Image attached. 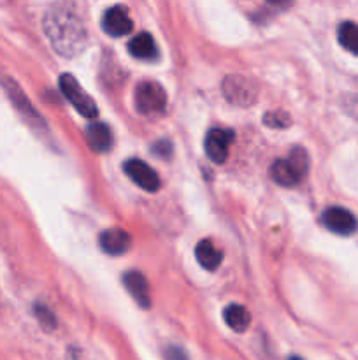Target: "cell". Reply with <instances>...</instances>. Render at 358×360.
<instances>
[{
	"label": "cell",
	"mask_w": 358,
	"mask_h": 360,
	"mask_svg": "<svg viewBox=\"0 0 358 360\" xmlns=\"http://www.w3.org/2000/svg\"><path fill=\"white\" fill-rule=\"evenodd\" d=\"M44 30L53 48L63 56L76 55L86 39L79 18L67 9H51L44 18Z\"/></svg>",
	"instance_id": "obj_1"
},
{
	"label": "cell",
	"mask_w": 358,
	"mask_h": 360,
	"mask_svg": "<svg viewBox=\"0 0 358 360\" xmlns=\"http://www.w3.org/2000/svg\"><path fill=\"white\" fill-rule=\"evenodd\" d=\"M309 169L307 151L295 146L286 158H279L270 167V176L281 186H295L302 181Z\"/></svg>",
	"instance_id": "obj_2"
},
{
	"label": "cell",
	"mask_w": 358,
	"mask_h": 360,
	"mask_svg": "<svg viewBox=\"0 0 358 360\" xmlns=\"http://www.w3.org/2000/svg\"><path fill=\"white\" fill-rule=\"evenodd\" d=\"M167 105V94L157 81H140L135 88V108L140 115H160Z\"/></svg>",
	"instance_id": "obj_3"
},
{
	"label": "cell",
	"mask_w": 358,
	"mask_h": 360,
	"mask_svg": "<svg viewBox=\"0 0 358 360\" xmlns=\"http://www.w3.org/2000/svg\"><path fill=\"white\" fill-rule=\"evenodd\" d=\"M60 90H62L63 97H65L67 101L76 108V111L79 112V115H83L84 118H95V116H97V104H95L93 98L81 88V84L77 83V79L72 74H62V76H60Z\"/></svg>",
	"instance_id": "obj_4"
},
{
	"label": "cell",
	"mask_w": 358,
	"mask_h": 360,
	"mask_svg": "<svg viewBox=\"0 0 358 360\" xmlns=\"http://www.w3.org/2000/svg\"><path fill=\"white\" fill-rule=\"evenodd\" d=\"M2 86H4V90L7 91V97H9V101L13 102V105L16 108V111L20 112L21 118L25 120V123H28V125L35 130L46 129L44 120H42L41 115L35 111L34 105L30 104V101H28L27 95L23 94V90H21L20 84H18L16 81L11 79V77H4Z\"/></svg>",
	"instance_id": "obj_5"
},
{
	"label": "cell",
	"mask_w": 358,
	"mask_h": 360,
	"mask_svg": "<svg viewBox=\"0 0 358 360\" xmlns=\"http://www.w3.org/2000/svg\"><path fill=\"white\" fill-rule=\"evenodd\" d=\"M123 171H125V174L128 176L139 188L151 193L160 190V176H158L157 171H154L153 167H150L146 162L137 160V158H130V160H126L125 164H123Z\"/></svg>",
	"instance_id": "obj_6"
},
{
	"label": "cell",
	"mask_w": 358,
	"mask_h": 360,
	"mask_svg": "<svg viewBox=\"0 0 358 360\" xmlns=\"http://www.w3.org/2000/svg\"><path fill=\"white\" fill-rule=\"evenodd\" d=\"M319 220H321L323 227H326L330 232L339 236H351L358 227L354 214L340 206L326 207Z\"/></svg>",
	"instance_id": "obj_7"
},
{
	"label": "cell",
	"mask_w": 358,
	"mask_h": 360,
	"mask_svg": "<svg viewBox=\"0 0 358 360\" xmlns=\"http://www.w3.org/2000/svg\"><path fill=\"white\" fill-rule=\"evenodd\" d=\"M235 134L228 129H211L206 134L204 148L206 155L214 162V164H223L228 157L232 143H234Z\"/></svg>",
	"instance_id": "obj_8"
},
{
	"label": "cell",
	"mask_w": 358,
	"mask_h": 360,
	"mask_svg": "<svg viewBox=\"0 0 358 360\" xmlns=\"http://www.w3.org/2000/svg\"><path fill=\"white\" fill-rule=\"evenodd\" d=\"M102 28L105 34L112 35V37H123V35L130 34L133 28L132 20L128 16V11L123 6H114L107 9L102 18Z\"/></svg>",
	"instance_id": "obj_9"
},
{
	"label": "cell",
	"mask_w": 358,
	"mask_h": 360,
	"mask_svg": "<svg viewBox=\"0 0 358 360\" xmlns=\"http://www.w3.org/2000/svg\"><path fill=\"white\" fill-rule=\"evenodd\" d=\"M98 245H100L104 253L118 257L128 252L130 246H132V238H130L128 232L123 231V229H107V231H104L100 234Z\"/></svg>",
	"instance_id": "obj_10"
},
{
	"label": "cell",
	"mask_w": 358,
	"mask_h": 360,
	"mask_svg": "<svg viewBox=\"0 0 358 360\" xmlns=\"http://www.w3.org/2000/svg\"><path fill=\"white\" fill-rule=\"evenodd\" d=\"M123 285L128 290V294L132 295L133 301L140 306V308L147 309L151 306V295H150V285H147L146 278L139 271H128V273L123 274L121 278Z\"/></svg>",
	"instance_id": "obj_11"
},
{
	"label": "cell",
	"mask_w": 358,
	"mask_h": 360,
	"mask_svg": "<svg viewBox=\"0 0 358 360\" xmlns=\"http://www.w3.org/2000/svg\"><path fill=\"white\" fill-rule=\"evenodd\" d=\"M86 143L95 153H107L112 148V132L105 123H90L86 129Z\"/></svg>",
	"instance_id": "obj_12"
},
{
	"label": "cell",
	"mask_w": 358,
	"mask_h": 360,
	"mask_svg": "<svg viewBox=\"0 0 358 360\" xmlns=\"http://www.w3.org/2000/svg\"><path fill=\"white\" fill-rule=\"evenodd\" d=\"M128 51L133 58L154 60L158 56V46L153 35L147 32H140L128 42Z\"/></svg>",
	"instance_id": "obj_13"
},
{
	"label": "cell",
	"mask_w": 358,
	"mask_h": 360,
	"mask_svg": "<svg viewBox=\"0 0 358 360\" xmlns=\"http://www.w3.org/2000/svg\"><path fill=\"white\" fill-rule=\"evenodd\" d=\"M195 257L197 262L207 271H216L220 267L221 260H223V253L214 246V243L211 239H204V241H200L197 245Z\"/></svg>",
	"instance_id": "obj_14"
},
{
	"label": "cell",
	"mask_w": 358,
	"mask_h": 360,
	"mask_svg": "<svg viewBox=\"0 0 358 360\" xmlns=\"http://www.w3.org/2000/svg\"><path fill=\"white\" fill-rule=\"evenodd\" d=\"M225 323L230 327L235 333H246L251 323V315H249L248 309L241 304H230L225 308L223 311Z\"/></svg>",
	"instance_id": "obj_15"
},
{
	"label": "cell",
	"mask_w": 358,
	"mask_h": 360,
	"mask_svg": "<svg viewBox=\"0 0 358 360\" xmlns=\"http://www.w3.org/2000/svg\"><path fill=\"white\" fill-rule=\"evenodd\" d=\"M248 83V79H242V77H228L227 81H225V95H227L228 101L235 102V104H248L249 102V86H246L244 90H242V86Z\"/></svg>",
	"instance_id": "obj_16"
},
{
	"label": "cell",
	"mask_w": 358,
	"mask_h": 360,
	"mask_svg": "<svg viewBox=\"0 0 358 360\" xmlns=\"http://www.w3.org/2000/svg\"><path fill=\"white\" fill-rule=\"evenodd\" d=\"M340 46L353 55H358V25L353 21H344L337 30Z\"/></svg>",
	"instance_id": "obj_17"
},
{
	"label": "cell",
	"mask_w": 358,
	"mask_h": 360,
	"mask_svg": "<svg viewBox=\"0 0 358 360\" xmlns=\"http://www.w3.org/2000/svg\"><path fill=\"white\" fill-rule=\"evenodd\" d=\"M34 311H35V316H37L39 322H41V326L44 327V329L48 330L56 329V319L55 315H53L51 309L46 308L44 304H35Z\"/></svg>",
	"instance_id": "obj_18"
},
{
	"label": "cell",
	"mask_w": 358,
	"mask_h": 360,
	"mask_svg": "<svg viewBox=\"0 0 358 360\" xmlns=\"http://www.w3.org/2000/svg\"><path fill=\"white\" fill-rule=\"evenodd\" d=\"M263 123L272 129H284L290 125V116L283 111H270L263 116Z\"/></svg>",
	"instance_id": "obj_19"
},
{
	"label": "cell",
	"mask_w": 358,
	"mask_h": 360,
	"mask_svg": "<svg viewBox=\"0 0 358 360\" xmlns=\"http://www.w3.org/2000/svg\"><path fill=\"white\" fill-rule=\"evenodd\" d=\"M151 150H153V155H157L158 158H168L172 155V143L167 139L157 141Z\"/></svg>",
	"instance_id": "obj_20"
},
{
	"label": "cell",
	"mask_w": 358,
	"mask_h": 360,
	"mask_svg": "<svg viewBox=\"0 0 358 360\" xmlns=\"http://www.w3.org/2000/svg\"><path fill=\"white\" fill-rule=\"evenodd\" d=\"M165 357H167V360H190L186 352L179 347H168L165 350Z\"/></svg>",
	"instance_id": "obj_21"
},
{
	"label": "cell",
	"mask_w": 358,
	"mask_h": 360,
	"mask_svg": "<svg viewBox=\"0 0 358 360\" xmlns=\"http://www.w3.org/2000/svg\"><path fill=\"white\" fill-rule=\"evenodd\" d=\"M267 2H269L270 6L281 7V6H286V4H290V0H267Z\"/></svg>",
	"instance_id": "obj_22"
},
{
	"label": "cell",
	"mask_w": 358,
	"mask_h": 360,
	"mask_svg": "<svg viewBox=\"0 0 358 360\" xmlns=\"http://www.w3.org/2000/svg\"><path fill=\"white\" fill-rule=\"evenodd\" d=\"M288 360H304V359H300V357H298V355H291V357L288 359Z\"/></svg>",
	"instance_id": "obj_23"
}]
</instances>
